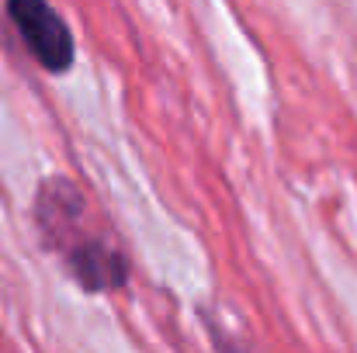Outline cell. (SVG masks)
I'll use <instances>...</instances> for the list:
<instances>
[{
    "instance_id": "6da1fadb",
    "label": "cell",
    "mask_w": 357,
    "mask_h": 353,
    "mask_svg": "<svg viewBox=\"0 0 357 353\" xmlns=\"http://www.w3.org/2000/svg\"><path fill=\"white\" fill-rule=\"evenodd\" d=\"M38 226L52 246H59L70 260V270L91 291H112L125 284V260L101 242L98 235L84 233V198L66 180H45L38 191Z\"/></svg>"
},
{
    "instance_id": "7a4b0ae2",
    "label": "cell",
    "mask_w": 357,
    "mask_h": 353,
    "mask_svg": "<svg viewBox=\"0 0 357 353\" xmlns=\"http://www.w3.org/2000/svg\"><path fill=\"white\" fill-rule=\"evenodd\" d=\"M7 17L14 21V31L21 35V42L42 70L66 73L73 66V35L66 21L49 7V0H7Z\"/></svg>"
}]
</instances>
